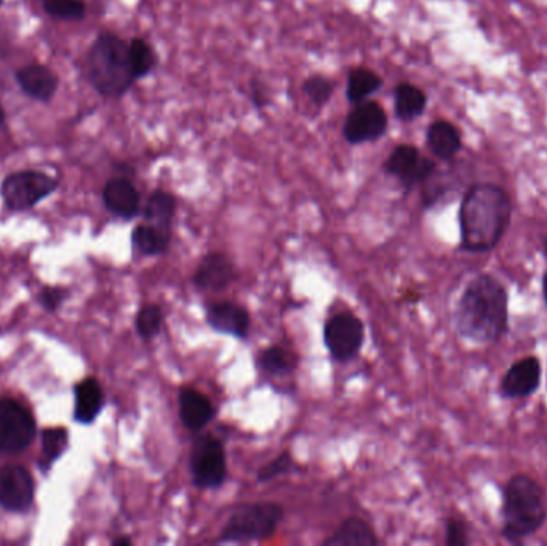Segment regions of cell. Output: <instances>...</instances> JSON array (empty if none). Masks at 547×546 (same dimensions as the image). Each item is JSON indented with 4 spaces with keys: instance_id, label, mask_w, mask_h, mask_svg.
<instances>
[{
    "instance_id": "ac0fdd59",
    "label": "cell",
    "mask_w": 547,
    "mask_h": 546,
    "mask_svg": "<svg viewBox=\"0 0 547 546\" xmlns=\"http://www.w3.org/2000/svg\"><path fill=\"white\" fill-rule=\"evenodd\" d=\"M16 82L24 95L40 103H50L60 84L52 69L44 65L24 66L16 73Z\"/></svg>"
},
{
    "instance_id": "d590c367",
    "label": "cell",
    "mask_w": 547,
    "mask_h": 546,
    "mask_svg": "<svg viewBox=\"0 0 547 546\" xmlns=\"http://www.w3.org/2000/svg\"><path fill=\"white\" fill-rule=\"evenodd\" d=\"M132 543V538L128 537H119L116 540H112V545L114 546H130Z\"/></svg>"
},
{
    "instance_id": "d6986e66",
    "label": "cell",
    "mask_w": 547,
    "mask_h": 546,
    "mask_svg": "<svg viewBox=\"0 0 547 546\" xmlns=\"http://www.w3.org/2000/svg\"><path fill=\"white\" fill-rule=\"evenodd\" d=\"M426 141L431 153L444 162H452L463 149L460 130L448 121L432 122L426 133Z\"/></svg>"
},
{
    "instance_id": "f35d334b",
    "label": "cell",
    "mask_w": 547,
    "mask_h": 546,
    "mask_svg": "<svg viewBox=\"0 0 547 546\" xmlns=\"http://www.w3.org/2000/svg\"><path fill=\"white\" fill-rule=\"evenodd\" d=\"M544 255H546V258H547V237H546V241H544Z\"/></svg>"
},
{
    "instance_id": "8992f818",
    "label": "cell",
    "mask_w": 547,
    "mask_h": 546,
    "mask_svg": "<svg viewBox=\"0 0 547 546\" xmlns=\"http://www.w3.org/2000/svg\"><path fill=\"white\" fill-rule=\"evenodd\" d=\"M189 471L197 489H220L228 479V457L223 442L210 433L197 436L189 455Z\"/></svg>"
},
{
    "instance_id": "74e56055",
    "label": "cell",
    "mask_w": 547,
    "mask_h": 546,
    "mask_svg": "<svg viewBox=\"0 0 547 546\" xmlns=\"http://www.w3.org/2000/svg\"><path fill=\"white\" fill-rule=\"evenodd\" d=\"M2 127H5V113L4 108L0 106V129H2Z\"/></svg>"
},
{
    "instance_id": "8d00e7d4",
    "label": "cell",
    "mask_w": 547,
    "mask_h": 546,
    "mask_svg": "<svg viewBox=\"0 0 547 546\" xmlns=\"http://www.w3.org/2000/svg\"><path fill=\"white\" fill-rule=\"evenodd\" d=\"M543 298H544V303H546V306H547V271L546 273H544V276H543Z\"/></svg>"
},
{
    "instance_id": "277c9868",
    "label": "cell",
    "mask_w": 547,
    "mask_h": 546,
    "mask_svg": "<svg viewBox=\"0 0 547 546\" xmlns=\"http://www.w3.org/2000/svg\"><path fill=\"white\" fill-rule=\"evenodd\" d=\"M88 79L101 97H124L135 84L128 44L114 33H101L88 52Z\"/></svg>"
},
{
    "instance_id": "3957f363",
    "label": "cell",
    "mask_w": 547,
    "mask_h": 546,
    "mask_svg": "<svg viewBox=\"0 0 547 546\" xmlns=\"http://www.w3.org/2000/svg\"><path fill=\"white\" fill-rule=\"evenodd\" d=\"M501 537L512 545H520L540 532L546 524V490L528 474H514L501 492Z\"/></svg>"
},
{
    "instance_id": "30bf717a",
    "label": "cell",
    "mask_w": 547,
    "mask_h": 546,
    "mask_svg": "<svg viewBox=\"0 0 547 546\" xmlns=\"http://www.w3.org/2000/svg\"><path fill=\"white\" fill-rule=\"evenodd\" d=\"M439 169L436 162L423 156L420 149L412 145H399L384 162V170L397 178L407 191L423 185Z\"/></svg>"
},
{
    "instance_id": "cb8c5ba5",
    "label": "cell",
    "mask_w": 547,
    "mask_h": 546,
    "mask_svg": "<svg viewBox=\"0 0 547 546\" xmlns=\"http://www.w3.org/2000/svg\"><path fill=\"white\" fill-rule=\"evenodd\" d=\"M175 212V196L168 193V191H164V189H156L144 205L143 217L149 225L157 226V228L164 229V231H172Z\"/></svg>"
},
{
    "instance_id": "e0dca14e",
    "label": "cell",
    "mask_w": 547,
    "mask_h": 546,
    "mask_svg": "<svg viewBox=\"0 0 547 546\" xmlns=\"http://www.w3.org/2000/svg\"><path fill=\"white\" fill-rule=\"evenodd\" d=\"M178 409H180L181 423L192 433L205 430L216 417V407L213 406V402L194 388H183L180 391Z\"/></svg>"
},
{
    "instance_id": "d6a6232c",
    "label": "cell",
    "mask_w": 547,
    "mask_h": 546,
    "mask_svg": "<svg viewBox=\"0 0 547 546\" xmlns=\"http://www.w3.org/2000/svg\"><path fill=\"white\" fill-rule=\"evenodd\" d=\"M471 526L463 516H452L445 522V545L468 546L471 543Z\"/></svg>"
},
{
    "instance_id": "4dcf8cb0",
    "label": "cell",
    "mask_w": 547,
    "mask_h": 546,
    "mask_svg": "<svg viewBox=\"0 0 547 546\" xmlns=\"http://www.w3.org/2000/svg\"><path fill=\"white\" fill-rule=\"evenodd\" d=\"M303 92L314 105L324 106L332 98L335 85H333V82L328 81L327 77L316 74V76L308 77L304 81Z\"/></svg>"
},
{
    "instance_id": "4316f807",
    "label": "cell",
    "mask_w": 547,
    "mask_h": 546,
    "mask_svg": "<svg viewBox=\"0 0 547 546\" xmlns=\"http://www.w3.org/2000/svg\"><path fill=\"white\" fill-rule=\"evenodd\" d=\"M128 57H130V65H132L136 81L149 76L156 69V52L148 42L140 37H136L128 44Z\"/></svg>"
},
{
    "instance_id": "52a82bcc",
    "label": "cell",
    "mask_w": 547,
    "mask_h": 546,
    "mask_svg": "<svg viewBox=\"0 0 547 546\" xmlns=\"http://www.w3.org/2000/svg\"><path fill=\"white\" fill-rule=\"evenodd\" d=\"M58 188V180L52 175L36 170L10 173L0 185V196L12 212L36 207L45 197L52 196Z\"/></svg>"
},
{
    "instance_id": "7a4b0ae2",
    "label": "cell",
    "mask_w": 547,
    "mask_h": 546,
    "mask_svg": "<svg viewBox=\"0 0 547 546\" xmlns=\"http://www.w3.org/2000/svg\"><path fill=\"white\" fill-rule=\"evenodd\" d=\"M458 221L461 252H492L511 226V196L495 183H474L464 193Z\"/></svg>"
},
{
    "instance_id": "8fae6325",
    "label": "cell",
    "mask_w": 547,
    "mask_h": 546,
    "mask_svg": "<svg viewBox=\"0 0 547 546\" xmlns=\"http://www.w3.org/2000/svg\"><path fill=\"white\" fill-rule=\"evenodd\" d=\"M388 132V114L378 101L365 100L354 105L344 122L343 135L351 145L380 140Z\"/></svg>"
},
{
    "instance_id": "836d02e7",
    "label": "cell",
    "mask_w": 547,
    "mask_h": 546,
    "mask_svg": "<svg viewBox=\"0 0 547 546\" xmlns=\"http://www.w3.org/2000/svg\"><path fill=\"white\" fill-rule=\"evenodd\" d=\"M68 297V290L63 287H45L39 295L40 305L44 306L45 310L53 311L58 310L63 305L64 300Z\"/></svg>"
},
{
    "instance_id": "2e32d148",
    "label": "cell",
    "mask_w": 547,
    "mask_h": 546,
    "mask_svg": "<svg viewBox=\"0 0 547 546\" xmlns=\"http://www.w3.org/2000/svg\"><path fill=\"white\" fill-rule=\"evenodd\" d=\"M104 207L122 220H133L141 209V197L132 181L125 177L111 178L103 189Z\"/></svg>"
},
{
    "instance_id": "1f68e13d",
    "label": "cell",
    "mask_w": 547,
    "mask_h": 546,
    "mask_svg": "<svg viewBox=\"0 0 547 546\" xmlns=\"http://www.w3.org/2000/svg\"><path fill=\"white\" fill-rule=\"evenodd\" d=\"M295 470V460H293L290 452H282L279 457L274 458L268 465H264L258 471L256 481L260 484H266V482L274 481V479L284 476V474L292 473Z\"/></svg>"
},
{
    "instance_id": "603a6c76",
    "label": "cell",
    "mask_w": 547,
    "mask_h": 546,
    "mask_svg": "<svg viewBox=\"0 0 547 546\" xmlns=\"http://www.w3.org/2000/svg\"><path fill=\"white\" fill-rule=\"evenodd\" d=\"M170 242H172V231H164L149 223L138 225L133 229V249L143 257L162 255L170 249Z\"/></svg>"
},
{
    "instance_id": "9a60e30c",
    "label": "cell",
    "mask_w": 547,
    "mask_h": 546,
    "mask_svg": "<svg viewBox=\"0 0 547 546\" xmlns=\"http://www.w3.org/2000/svg\"><path fill=\"white\" fill-rule=\"evenodd\" d=\"M207 324L218 334L247 340L252 329V316L239 303L216 302L207 308Z\"/></svg>"
},
{
    "instance_id": "f1b7e54d",
    "label": "cell",
    "mask_w": 547,
    "mask_h": 546,
    "mask_svg": "<svg viewBox=\"0 0 547 546\" xmlns=\"http://www.w3.org/2000/svg\"><path fill=\"white\" fill-rule=\"evenodd\" d=\"M42 5L48 17L56 20L80 21L87 13L82 0H42Z\"/></svg>"
},
{
    "instance_id": "6da1fadb",
    "label": "cell",
    "mask_w": 547,
    "mask_h": 546,
    "mask_svg": "<svg viewBox=\"0 0 547 546\" xmlns=\"http://www.w3.org/2000/svg\"><path fill=\"white\" fill-rule=\"evenodd\" d=\"M453 322L456 334L468 342L500 343L509 330L508 289L492 274H477L464 287Z\"/></svg>"
},
{
    "instance_id": "7c38bea8",
    "label": "cell",
    "mask_w": 547,
    "mask_h": 546,
    "mask_svg": "<svg viewBox=\"0 0 547 546\" xmlns=\"http://www.w3.org/2000/svg\"><path fill=\"white\" fill-rule=\"evenodd\" d=\"M34 479L24 466L0 468V506L12 513H24L34 502Z\"/></svg>"
},
{
    "instance_id": "83f0119b",
    "label": "cell",
    "mask_w": 547,
    "mask_h": 546,
    "mask_svg": "<svg viewBox=\"0 0 547 546\" xmlns=\"http://www.w3.org/2000/svg\"><path fill=\"white\" fill-rule=\"evenodd\" d=\"M165 314L162 306L159 305H144L135 318L136 334L140 335L143 340L149 342L152 338H156L160 334V330L164 327Z\"/></svg>"
},
{
    "instance_id": "d4e9b609",
    "label": "cell",
    "mask_w": 547,
    "mask_h": 546,
    "mask_svg": "<svg viewBox=\"0 0 547 546\" xmlns=\"http://www.w3.org/2000/svg\"><path fill=\"white\" fill-rule=\"evenodd\" d=\"M298 366V358L295 353L287 350L284 346L272 345L261 351L258 356V367L264 374L271 377H285L293 374Z\"/></svg>"
},
{
    "instance_id": "9c48e42d",
    "label": "cell",
    "mask_w": 547,
    "mask_h": 546,
    "mask_svg": "<svg viewBox=\"0 0 547 546\" xmlns=\"http://www.w3.org/2000/svg\"><path fill=\"white\" fill-rule=\"evenodd\" d=\"M365 340L364 322L352 313H336L325 322L324 343L335 361L356 358Z\"/></svg>"
},
{
    "instance_id": "f546056e",
    "label": "cell",
    "mask_w": 547,
    "mask_h": 546,
    "mask_svg": "<svg viewBox=\"0 0 547 546\" xmlns=\"http://www.w3.org/2000/svg\"><path fill=\"white\" fill-rule=\"evenodd\" d=\"M69 434L64 428H47L42 434V452L48 465L56 462L68 449Z\"/></svg>"
},
{
    "instance_id": "5b68a950",
    "label": "cell",
    "mask_w": 547,
    "mask_h": 546,
    "mask_svg": "<svg viewBox=\"0 0 547 546\" xmlns=\"http://www.w3.org/2000/svg\"><path fill=\"white\" fill-rule=\"evenodd\" d=\"M284 516V506L276 502L245 503L237 506L221 529L216 542L244 545L268 540L276 535Z\"/></svg>"
},
{
    "instance_id": "44dd1931",
    "label": "cell",
    "mask_w": 547,
    "mask_h": 546,
    "mask_svg": "<svg viewBox=\"0 0 547 546\" xmlns=\"http://www.w3.org/2000/svg\"><path fill=\"white\" fill-rule=\"evenodd\" d=\"M325 546H375L378 545L375 530L367 521L348 518L324 542Z\"/></svg>"
},
{
    "instance_id": "e575fe53",
    "label": "cell",
    "mask_w": 547,
    "mask_h": 546,
    "mask_svg": "<svg viewBox=\"0 0 547 546\" xmlns=\"http://www.w3.org/2000/svg\"><path fill=\"white\" fill-rule=\"evenodd\" d=\"M250 92H252V101L258 108L269 105L268 90L264 87L263 82L253 81Z\"/></svg>"
},
{
    "instance_id": "4fadbf2b",
    "label": "cell",
    "mask_w": 547,
    "mask_h": 546,
    "mask_svg": "<svg viewBox=\"0 0 547 546\" xmlns=\"http://www.w3.org/2000/svg\"><path fill=\"white\" fill-rule=\"evenodd\" d=\"M543 380V366L540 358L525 356L514 362L501 378L500 393L503 399L530 398L540 390Z\"/></svg>"
},
{
    "instance_id": "7402d4cb",
    "label": "cell",
    "mask_w": 547,
    "mask_h": 546,
    "mask_svg": "<svg viewBox=\"0 0 547 546\" xmlns=\"http://www.w3.org/2000/svg\"><path fill=\"white\" fill-rule=\"evenodd\" d=\"M428 97L416 85L402 82L394 89V111L399 121L412 122L423 116Z\"/></svg>"
},
{
    "instance_id": "484cf974",
    "label": "cell",
    "mask_w": 547,
    "mask_h": 546,
    "mask_svg": "<svg viewBox=\"0 0 547 546\" xmlns=\"http://www.w3.org/2000/svg\"><path fill=\"white\" fill-rule=\"evenodd\" d=\"M381 85H383V79L372 69H352L348 76L346 97L351 105H359L362 101L368 100V97H372L373 93L378 92Z\"/></svg>"
},
{
    "instance_id": "ab89813d",
    "label": "cell",
    "mask_w": 547,
    "mask_h": 546,
    "mask_svg": "<svg viewBox=\"0 0 547 546\" xmlns=\"http://www.w3.org/2000/svg\"><path fill=\"white\" fill-rule=\"evenodd\" d=\"M0 5H2V0H0Z\"/></svg>"
},
{
    "instance_id": "ba28073f",
    "label": "cell",
    "mask_w": 547,
    "mask_h": 546,
    "mask_svg": "<svg viewBox=\"0 0 547 546\" xmlns=\"http://www.w3.org/2000/svg\"><path fill=\"white\" fill-rule=\"evenodd\" d=\"M36 420L15 399H0V454H21L36 438Z\"/></svg>"
},
{
    "instance_id": "ffe728a7",
    "label": "cell",
    "mask_w": 547,
    "mask_h": 546,
    "mask_svg": "<svg viewBox=\"0 0 547 546\" xmlns=\"http://www.w3.org/2000/svg\"><path fill=\"white\" fill-rule=\"evenodd\" d=\"M76 393V409L74 420L82 425H90L101 414L104 407V393L100 383L95 378H85L74 388Z\"/></svg>"
},
{
    "instance_id": "5bb4252c",
    "label": "cell",
    "mask_w": 547,
    "mask_h": 546,
    "mask_svg": "<svg viewBox=\"0 0 547 546\" xmlns=\"http://www.w3.org/2000/svg\"><path fill=\"white\" fill-rule=\"evenodd\" d=\"M237 279L236 266L228 255L210 252L200 260L192 281L202 292H223Z\"/></svg>"
}]
</instances>
